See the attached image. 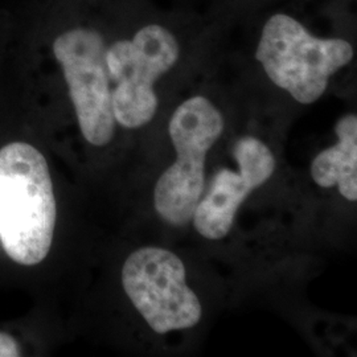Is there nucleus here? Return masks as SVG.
Returning a JSON list of instances; mask_svg holds the SVG:
<instances>
[{
  "instance_id": "7ed1b4c3",
  "label": "nucleus",
  "mask_w": 357,
  "mask_h": 357,
  "mask_svg": "<svg viewBox=\"0 0 357 357\" xmlns=\"http://www.w3.org/2000/svg\"><path fill=\"white\" fill-rule=\"evenodd\" d=\"M224 131V118L208 98L184 101L169 119L168 132L178 153L153 190V205L160 218L185 227L204 191L205 158Z\"/></svg>"
},
{
  "instance_id": "423d86ee",
  "label": "nucleus",
  "mask_w": 357,
  "mask_h": 357,
  "mask_svg": "<svg viewBox=\"0 0 357 357\" xmlns=\"http://www.w3.org/2000/svg\"><path fill=\"white\" fill-rule=\"evenodd\" d=\"M106 52L102 35L89 28L70 29L53 43L79 130L85 141L97 147L112 141L115 131Z\"/></svg>"
},
{
  "instance_id": "0eeeda50",
  "label": "nucleus",
  "mask_w": 357,
  "mask_h": 357,
  "mask_svg": "<svg viewBox=\"0 0 357 357\" xmlns=\"http://www.w3.org/2000/svg\"><path fill=\"white\" fill-rule=\"evenodd\" d=\"M234 158L240 171H218L192 217L196 230L208 240H221L229 233L238 208L275 169V159L268 146L255 137L237 142Z\"/></svg>"
},
{
  "instance_id": "6e6552de",
  "label": "nucleus",
  "mask_w": 357,
  "mask_h": 357,
  "mask_svg": "<svg viewBox=\"0 0 357 357\" xmlns=\"http://www.w3.org/2000/svg\"><path fill=\"white\" fill-rule=\"evenodd\" d=\"M335 131L337 143L312 160L311 176L321 188L337 187L348 202L357 200V116H342Z\"/></svg>"
},
{
  "instance_id": "f257e3e1",
  "label": "nucleus",
  "mask_w": 357,
  "mask_h": 357,
  "mask_svg": "<svg viewBox=\"0 0 357 357\" xmlns=\"http://www.w3.org/2000/svg\"><path fill=\"white\" fill-rule=\"evenodd\" d=\"M56 199L44 155L24 142L0 149V243L13 262L35 266L51 250Z\"/></svg>"
},
{
  "instance_id": "20e7f679",
  "label": "nucleus",
  "mask_w": 357,
  "mask_h": 357,
  "mask_svg": "<svg viewBox=\"0 0 357 357\" xmlns=\"http://www.w3.org/2000/svg\"><path fill=\"white\" fill-rule=\"evenodd\" d=\"M180 47L175 35L159 24L139 29L131 40H119L106 52L115 122L126 128L147 125L158 109L153 84L176 64Z\"/></svg>"
},
{
  "instance_id": "39448f33",
  "label": "nucleus",
  "mask_w": 357,
  "mask_h": 357,
  "mask_svg": "<svg viewBox=\"0 0 357 357\" xmlns=\"http://www.w3.org/2000/svg\"><path fill=\"white\" fill-rule=\"evenodd\" d=\"M122 284L156 333L192 328L202 319V303L185 282L184 264L167 249L146 246L128 255Z\"/></svg>"
},
{
  "instance_id": "f03ea898",
  "label": "nucleus",
  "mask_w": 357,
  "mask_h": 357,
  "mask_svg": "<svg viewBox=\"0 0 357 357\" xmlns=\"http://www.w3.org/2000/svg\"><path fill=\"white\" fill-rule=\"evenodd\" d=\"M268 78L295 101H318L337 70L354 59L344 38H320L284 13L273 15L262 28L255 51Z\"/></svg>"
},
{
  "instance_id": "1a4fd4ad",
  "label": "nucleus",
  "mask_w": 357,
  "mask_h": 357,
  "mask_svg": "<svg viewBox=\"0 0 357 357\" xmlns=\"http://www.w3.org/2000/svg\"><path fill=\"white\" fill-rule=\"evenodd\" d=\"M22 355L20 345L16 339L4 332H0V357H19Z\"/></svg>"
}]
</instances>
